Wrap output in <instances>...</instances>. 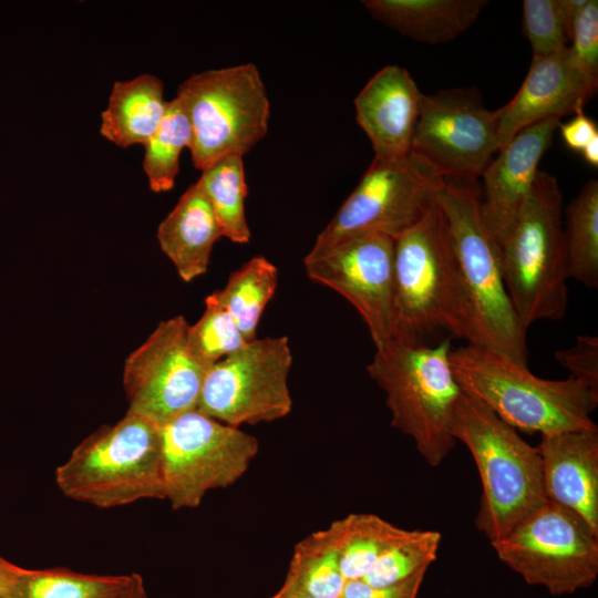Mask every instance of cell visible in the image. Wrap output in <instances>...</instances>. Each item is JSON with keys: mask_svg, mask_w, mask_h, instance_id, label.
I'll return each mask as SVG.
<instances>
[{"mask_svg": "<svg viewBox=\"0 0 598 598\" xmlns=\"http://www.w3.org/2000/svg\"><path fill=\"white\" fill-rule=\"evenodd\" d=\"M446 331L480 346L473 308L436 202L394 240L393 338L421 342Z\"/></svg>", "mask_w": 598, "mask_h": 598, "instance_id": "cell-1", "label": "cell"}, {"mask_svg": "<svg viewBox=\"0 0 598 598\" xmlns=\"http://www.w3.org/2000/svg\"><path fill=\"white\" fill-rule=\"evenodd\" d=\"M450 363L461 389L515 429L550 434L598 430L590 414L598 394L571 375L547 380L486 347L452 349Z\"/></svg>", "mask_w": 598, "mask_h": 598, "instance_id": "cell-2", "label": "cell"}, {"mask_svg": "<svg viewBox=\"0 0 598 598\" xmlns=\"http://www.w3.org/2000/svg\"><path fill=\"white\" fill-rule=\"evenodd\" d=\"M451 351L450 337L435 346L391 339L375 348L367 367L385 393L391 425L410 436L434 467L456 444L452 425L463 390L450 363Z\"/></svg>", "mask_w": 598, "mask_h": 598, "instance_id": "cell-3", "label": "cell"}, {"mask_svg": "<svg viewBox=\"0 0 598 598\" xmlns=\"http://www.w3.org/2000/svg\"><path fill=\"white\" fill-rule=\"evenodd\" d=\"M452 433L474 457L482 482L475 524L493 543L548 502L537 447L475 396L463 391Z\"/></svg>", "mask_w": 598, "mask_h": 598, "instance_id": "cell-4", "label": "cell"}, {"mask_svg": "<svg viewBox=\"0 0 598 598\" xmlns=\"http://www.w3.org/2000/svg\"><path fill=\"white\" fill-rule=\"evenodd\" d=\"M69 498L101 509L164 499L159 425L128 412L85 437L55 470Z\"/></svg>", "mask_w": 598, "mask_h": 598, "instance_id": "cell-5", "label": "cell"}, {"mask_svg": "<svg viewBox=\"0 0 598 598\" xmlns=\"http://www.w3.org/2000/svg\"><path fill=\"white\" fill-rule=\"evenodd\" d=\"M563 196L555 176L538 171L515 225L499 245L505 287L522 327L560 320L568 308Z\"/></svg>", "mask_w": 598, "mask_h": 598, "instance_id": "cell-6", "label": "cell"}, {"mask_svg": "<svg viewBox=\"0 0 598 598\" xmlns=\"http://www.w3.org/2000/svg\"><path fill=\"white\" fill-rule=\"evenodd\" d=\"M437 203L473 308L480 346L527 365L526 330L505 287L499 246L483 220L478 182L443 181Z\"/></svg>", "mask_w": 598, "mask_h": 598, "instance_id": "cell-7", "label": "cell"}, {"mask_svg": "<svg viewBox=\"0 0 598 598\" xmlns=\"http://www.w3.org/2000/svg\"><path fill=\"white\" fill-rule=\"evenodd\" d=\"M176 97L190 123L189 151L199 171L226 156L243 157L267 134L269 99L252 63L193 74Z\"/></svg>", "mask_w": 598, "mask_h": 598, "instance_id": "cell-8", "label": "cell"}, {"mask_svg": "<svg viewBox=\"0 0 598 598\" xmlns=\"http://www.w3.org/2000/svg\"><path fill=\"white\" fill-rule=\"evenodd\" d=\"M165 499L197 507L207 492L236 483L258 453L255 436L198 410L159 425Z\"/></svg>", "mask_w": 598, "mask_h": 598, "instance_id": "cell-9", "label": "cell"}, {"mask_svg": "<svg viewBox=\"0 0 598 598\" xmlns=\"http://www.w3.org/2000/svg\"><path fill=\"white\" fill-rule=\"evenodd\" d=\"M527 584L551 595L591 586L598 576V534L574 512L547 502L491 543Z\"/></svg>", "mask_w": 598, "mask_h": 598, "instance_id": "cell-10", "label": "cell"}, {"mask_svg": "<svg viewBox=\"0 0 598 598\" xmlns=\"http://www.w3.org/2000/svg\"><path fill=\"white\" fill-rule=\"evenodd\" d=\"M442 185L443 179L410 155L398 161L373 158L305 259L321 256L362 234L377 233L396 239L425 215Z\"/></svg>", "mask_w": 598, "mask_h": 598, "instance_id": "cell-11", "label": "cell"}, {"mask_svg": "<svg viewBox=\"0 0 598 598\" xmlns=\"http://www.w3.org/2000/svg\"><path fill=\"white\" fill-rule=\"evenodd\" d=\"M502 114L475 89L424 94L409 155L440 179L477 183L497 152Z\"/></svg>", "mask_w": 598, "mask_h": 598, "instance_id": "cell-12", "label": "cell"}, {"mask_svg": "<svg viewBox=\"0 0 598 598\" xmlns=\"http://www.w3.org/2000/svg\"><path fill=\"white\" fill-rule=\"evenodd\" d=\"M291 364L287 337L256 338L208 368L196 410L235 427L282 419L292 408Z\"/></svg>", "mask_w": 598, "mask_h": 598, "instance_id": "cell-13", "label": "cell"}, {"mask_svg": "<svg viewBox=\"0 0 598 598\" xmlns=\"http://www.w3.org/2000/svg\"><path fill=\"white\" fill-rule=\"evenodd\" d=\"M183 316L162 321L124 367L128 412L157 425L196 410L206 371L188 344Z\"/></svg>", "mask_w": 598, "mask_h": 598, "instance_id": "cell-14", "label": "cell"}, {"mask_svg": "<svg viewBox=\"0 0 598 598\" xmlns=\"http://www.w3.org/2000/svg\"><path fill=\"white\" fill-rule=\"evenodd\" d=\"M394 240L383 234H362L303 259L312 281L337 291L357 309L375 348L393 338Z\"/></svg>", "mask_w": 598, "mask_h": 598, "instance_id": "cell-15", "label": "cell"}, {"mask_svg": "<svg viewBox=\"0 0 598 598\" xmlns=\"http://www.w3.org/2000/svg\"><path fill=\"white\" fill-rule=\"evenodd\" d=\"M597 86L598 78L582 70L569 45L555 54L533 58L516 95L502 106L497 152L527 126L584 112Z\"/></svg>", "mask_w": 598, "mask_h": 598, "instance_id": "cell-16", "label": "cell"}, {"mask_svg": "<svg viewBox=\"0 0 598 598\" xmlns=\"http://www.w3.org/2000/svg\"><path fill=\"white\" fill-rule=\"evenodd\" d=\"M559 123L558 118H548L518 132L482 175V216L498 246L517 220Z\"/></svg>", "mask_w": 598, "mask_h": 598, "instance_id": "cell-17", "label": "cell"}, {"mask_svg": "<svg viewBox=\"0 0 598 598\" xmlns=\"http://www.w3.org/2000/svg\"><path fill=\"white\" fill-rule=\"evenodd\" d=\"M424 94L399 65L378 71L354 99L355 118L374 158L398 161L410 154Z\"/></svg>", "mask_w": 598, "mask_h": 598, "instance_id": "cell-18", "label": "cell"}, {"mask_svg": "<svg viewBox=\"0 0 598 598\" xmlns=\"http://www.w3.org/2000/svg\"><path fill=\"white\" fill-rule=\"evenodd\" d=\"M537 450L548 502L574 512L598 534V430L542 434Z\"/></svg>", "mask_w": 598, "mask_h": 598, "instance_id": "cell-19", "label": "cell"}, {"mask_svg": "<svg viewBox=\"0 0 598 598\" xmlns=\"http://www.w3.org/2000/svg\"><path fill=\"white\" fill-rule=\"evenodd\" d=\"M220 237L212 205L197 182L186 189L157 229L162 250L186 282L207 271L213 247Z\"/></svg>", "mask_w": 598, "mask_h": 598, "instance_id": "cell-20", "label": "cell"}, {"mask_svg": "<svg viewBox=\"0 0 598 598\" xmlns=\"http://www.w3.org/2000/svg\"><path fill=\"white\" fill-rule=\"evenodd\" d=\"M369 13L413 39L430 44L453 40L468 29L486 0H364Z\"/></svg>", "mask_w": 598, "mask_h": 598, "instance_id": "cell-21", "label": "cell"}, {"mask_svg": "<svg viewBox=\"0 0 598 598\" xmlns=\"http://www.w3.org/2000/svg\"><path fill=\"white\" fill-rule=\"evenodd\" d=\"M167 102L162 80L153 74L116 81L101 114V135L124 148L144 145L159 126Z\"/></svg>", "mask_w": 598, "mask_h": 598, "instance_id": "cell-22", "label": "cell"}, {"mask_svg": "<svg viewBox=\"0 0 598 598\" xmlns=\"http://www.w3.org/2000/svg\"><path fill=\"white\" fill-rule=\"evenodd\" d=\"M346 582L340 569L336 522L295 546L285 584L313 598H342Z\"/></svg>", "mask_w": 598, "mask_h": 598, "instance_id": "cell-23", "label": "cell"}, {"mask_svg": "<svg viewBox=\"0 0 598 598\" xmlns=\"http://www.w3.org/2000/svg\"><path fill=\"white\" fill-rule=\"evenodd\" d=\"M128 575H91L54 567H21L8 598H118L131 586Z\"/></svg>", "mask_w": 598, "mask_h": 598, "instance_id": "cell-24", "label": "cell"}, {"mask_svg": "<svg viewBox=\"0 0 598 598\" xmlns=\"http://www.w3.org/2000/svg\"><path fill=\"white\" fill-rule=\"evenodd\" d=\"M277 283V267L264 256H256L231 272L226 286L212 295L250 342L257 338L259 320L275 295Z\"/></svg>", "mask_w": 598, "mask_h": 598, "instance_id": "cell-25", "label": "cell"}, {"mask_svg": "<svg viewBox=\"0 0 598 598\" xmlns=\"http://www.w3.org/2000/svg\"><path fill=\"white\" fill-rule=\"evenodd\" d=\"M568 278L598 288V182L590 179L566 208L563 229Z\"/></svg>", "mask_w": 598, "mask_h": 598, "instance_id": "cell-26", "label": "cell"}, {"mask_svg": "<svg viewBox=\"0 0 598 598\" xmlns=\"http://www.w3.org/2000/svg\"><path fill=\"white\" fill-rule=\"evenodd\" d=\"M197 183L206 194L223 237L235 244H248L251 233L245 215L248 188L243 157L226 156L202 171Z\"/></svg>", "mask_w": 598, "mask_h": 598, "instance_id": "cell-27", "label": "cell"}, {"mask_svg": "<svg viewBox=\"0 0 598 598\" xmlns=\"http://www.w3.org/2000/svg\"><path fill=\"white\" fill-rule=\"evenodd\" d=\"M340 569L346 581L361 580L378 558L406 534L373 514H350L336 520Z\"/></svg>", "mask_w": 598, "mask_h": 598, "instance_id": "cell-28", "label": "cell"}, {"mask_svg": "<svg viewBox=\"0 0 598 598\" xmlns=\"http://www.w3.org/2000/svg\"><path fill=\"white\" fill-rule=\"evenodd\" d=\"M190 143V123L183 104L175 96L167 102L159 126L144 144L143 168L153 192H168L174 187L179 155L185 147L189 148Z\"/></svg>", "mask_w": 598, "mask_h": 598, "instance_id": "cell-29", "label": "cell"}, {"mask_svg": "<svg viewBox=\"0 0 598 598\" xmlns=\"http://www.w3.org/2000/svg\"><path fill=\"white\" fill-rule=\"evenodd\" d=\"M441 534L435 530H408L391 545L361 579L369 586L381 587L401 582L436 559Z\"/></svg>", "mask_w": 598, "mask_h": 598, "instance_id": "cell-30", "label": "cell"}, {"mask_svg": "<svg viewBox=\"0 0 598 598\" xmlns=\"http://www.w3.org/2000/svg\"><path fill=\"white\" fill-rule=\"evenodd\" d=\"M199 320L188 326V344L196 359L207 369L237 352L248 342L233 317L210 293Z\"/></svg>", "mask_w": 598, "mask_h": 598, "instance_id": "cell-31", "label": "cell"}, {"mask_svg": "<svg viewBox=\"0 0 598 598\" xmlns=\"http://www.w3.org/2000/svg\"><path fill=\"white\" fill-rule=\"evenodd\" d=\"M523 28L533 58H543L566 49L569 31L558 0H524Z\"/></svg>", "mask_w": 598, "mask_h": 598, "instance_id": "cell-32", "label": "cell"}, {"mask_svg": "<svg viewBox=\"0 0 598 598\" xmlns=\"http://www.w3.org/2000/svg\"><path fill=\"white\" fill-rule=\"evenodd\" d=\"M569 45L579 65L598 78V1L587 0L576 16L570 30Z\"/></svg>", "mask_w": 598, "mask_h": 598, "instance_id": "cell-33", "label": "cell"}, {"mask_svg": "<svg viewBox=\"0 0 598 598\" xmlns=\"http://www.w3.org/2000/svg\"><path fill=\"white\" fill-rule=\"evenodd\" d=\"M556 360L570 375L598 394V339L596 336L579 334L576 343L555 352Z\"/></svg>", "mask_w": 598, "mask_h": 598, "instance_id": "cell-34", "label": "cell"}, {"mask_svg": "<svg viewBox=\"0 0 598 598\" xmlns=\"http://www.w3.org/2000/svg\"><path fill=\"white\" fill-rule=\"evenodd\" d=\"M427 569L389 586L373 587L362 580L347 581L342 598H416Z\"/></svg>", "mask_w": 598, "mask_h": 598, "instance_id": "cell-35", "label": "cell"}, {"mask_svg": "<svg viewBox=\"0 0 598 598\" xmlns=\"http://www.w3.org/2000/svg\"><path fill=\"white\" fill-rule=\"evenodd\" d=\"M560 134L566 146L576 152H581L585 146L598 135L596 122L584 112L565 123H559Z\"/></svg>", "mask_w": 598, "mask_h": 598, "instance_id": "cell-36", "label": "cell"}, {"mask_svg": "<svg viewBox=\"0 0 598 598\" xmlns=\"http://www.w3.org/2000/svg\"><path fill=\"white\" fill-rule=\"evenodd\" d=\"M20 568L0 555V598H8Z\"/></svg>", "mask_w": 598, "mask_h": 598, "instance_id": "cell-37", "label": "cell"}, {"mask_svg": "<svg viewBox=\"0 0 598 598\" xmlns=\"http://www.w3.org/2000/svg\"><path fill=\"white\" fill-rule=\"evenodd\" d=\"M118 598H148L144 580L140 574L133 573L131 586Z\"/></svg>", "mask_w": 598, "mask_h": 598, "instance_id": "cell-38", "label": "cell"}, {"mask_svg": "<svg viewBox=\"0 0 598 598\" xmlns=\"http://www.w3.org/2000/svg\"><path fill=\"white\" fill-rule=\"evenodd\" d=\"M584 159L587 164L598 166V135L595 136L581 151Z\"/></svg>", "mask_w": 598, "mask_h": 598, "instance_id": "cell-39", "label": "cell"}, {"mask_svg": "<svg viewBox=\"0 0 598 598\" xmlns=\"http://www.w3.org/2000/svg\"><path fill=\"white\" fill-rule=\"evenodd\" d=\"M271 598H313V597H311V596L302 592L301 590H299V589L283 582L280 590L276 595H274Z\"/></svg>", "mask_w": 598, "mask_h": 598, "instance_id": "cell-40", "label": "cell"}, {"mask_svg": "<svg viewBox=\"0 0 598 598\" xmlns=\"http://www.w3.org/2000/svg\"><path fill=\"white\" fill-rule=\"evenodd\" d=\"M269 598H271V597H269Z\"/></svg>", "mask_w": 598, "mask_h": 598, "instance_id": "cell-41", "label": "cell"}]
</instances>
